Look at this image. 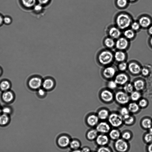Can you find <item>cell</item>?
Returning a JSON list of instances; mask_svg holds the SVG:
<instances>
[{
	"label": "cell",
	"instance_id": "obj_1",
	"mask_svg": "<svg viewBox=\"0 0 152 152\" xmlns=\"http://www.w3.org/2000/svg\"><path fill=\"white\" fill-rule=\"evenodd\" d=\"M133 21L131 15L124 12L118 14L115 19L116 26L121 30L129 28Z\"/></svg>",
	"mask_w": 152,
	"mask_h": 152
},
{
	"label": "cell",
	"instance_id": "obj_2",
	"mask_svg": "<svg viewBox=\"0 0 152 152\" xmlns=\"http://www.w3.org/2000/svg\"><path fill=\"white\" fill-rule=\"evenodd\" d=\"M114 58V54L111 51L108 49L101 50L98 56L99 62L104 65H106L111 63Z\"/></svg>",
	"mask_w": 152,
	"mask_h": 152
},
{
	"label": "cell",
	"instance_id": "obj_3",
	"mask_svg": "<svg viewBox=\"0 0 152 152\" xmlns=\"http://www.w3.org/2000/svg\"><path fill=\"white\" fill-rule=\"evenodd\" d=\"M129 40L124 37H121L115 41V47L117 50L125 51L129 48Z\"/></svg>",
	"mask_w": 152,
	"mask_h": 152
},
{
	"label": "cell",
	"instance_id": "obj_4",
	"mask_svg": "<svg viewBox=\"0 0 152 152\" xmlns=\"http://www.w3.org/2000/svg\"><path fill=\"white\" fill-rule=\"evenodd\" d=\"M108 121L112 126L117 127L121 126L123 122V117L116 113H112L109 116Z\"/></svg>",
	"mask_w": 152,
	"mask_h": 152
},
{
	"label": "cell",
	"instance_id": "obj_5",
	"mask_svg": "<svg viewBox=\"0 0 152 152\" xmlns=\"http://www.w3.org/2000/svg\"><path fill=\"white\" fill-rule=\"evenodd\" d=\"M114 146L115 149L119 152H125L128 148L127 142L123 139L119 138L116 140Z\"/></svg>",
	"mask_w": 152,
	"mask_h": 152
},
{
	"label": "cell",
	"instance_id": "obj_6",
	"mask_svg": "<svg viewBox=\"0 0 152 152\" xmlns=\"http://www.w3.org/2000/svg\"><path fill=\"white\" fill-rule=\"evenodd\" d=\"M116 101L119 103L124 104L128 103L129 100V97L126 92L119 91L117 92L115 96Z\"/></svg>",
	"mask_w": 152,
	"mask_h": 152
},
{
	"label": "cell",
	"instance_id": "obj_7",
	"mask_svg": "<svg viewBox=\"0 0 152 152\" xmlns=\"http://www.w3.org/2000/svg\"><path fill=\"white\" fill-rule=\"evenodd\" d=\"M109 37L115 39H117L121 37V30L116 26H110L108 30Z\"/></svg>",
	"mask_w": 152,
	"mask_h": 152
},
{
	"label": "cell",
	"instance_id": "obj_8",
	"mask_svg": "<svg viewBox=\"0 0 152 152\" xmlns=\"http://www.w3.org/2000/svg\"><path fill=\"white\" fill-rule=\"evenodd\" d=\"M141 28H148L151 24L152 20L151 18L147 15L141 16L137 20Z\"/></svg>",
	"mask_w": 152,
	"mask_h": 152
},
{
	"label": "cell",
	"instance_id": "obj_9",
	"mask_svg": "<svg viewBox=\"0 0 152 152\" xmlns=\"http://www.w3.org/2000/svg\"><path fill=\"white\" fill-rule=\"evenodd\" d=\"M110 125L105 122L99 123L97 125L96 127V130L97 131L102 134L107 133L110 132Z\"/></svg>",
	"mask_w": 152,
	"mask_h": 152
},
{
	"label": "cell",
	"instance_id": "obj_10",
	"mask_svg": "<svg viewBox=\"0 0 152 152\" xmlns=\"http://www.w3.org/2000/svg\"><path fill=\"white\" fill-rule=\"evenodd\" d=\"M42 80L40 78L34 77L29 80L28 85L31 88L36 89L39 88L42 85Z\"/></svg>",
	"mask_w": 152,
	"mask_h": 152
},
{
	"label": "cell",
	"instance_id": "obj_11",
	"mask_svg": "<svg viewBox=\"0 0 152 152\" xmlns=\"http://www.w3.org/2000/svg\"><path fill=\"white\" fill-rule=\"evenodd\" d=\"M96 139L97 144L101 146H104L109 142L108 137L104 134H102L98 135Z\"/></svg>",
	"mask_w": 152,
	"mask_h": 152
},
{
	"label": "cell",
	"instance_id": "obj_12",
	"mask_svg": "<svg viewBox=\"0 0 152 152\" xmlns=\"http://www.w3.org/2000/svg\"><path fill=\"white\" fill-rule=\"evenodd\" d=\"M70 140L69 138L66 135H62L57 140V143L61 147L65 148L70 144Z\"/></svg>",
	"mask_w": 152,
	"mask_h": 152
},
{
	"label": "cell",
	"instance_id": "obj_13",
	"mask_svg": "<svg viewBox=\"0 0 152 152\" xmlns=\"http://www.w3.org/2000/svg\"><path fill=\"white\" fill-rule=\"evenodd\" d=\"M128 80V77L126 75L123 73H121L116 76L115 81L117 84L123 85L127 82Z\"/></svg>",
	"mask_w": 152,
	"mask_h": 152
},
{
	"label": "cell",
	"instance_id": "obj_14",
	"mask_svg": "<svg viewBox=\"0 0 152 152\" xmlns=\"http://www.w3.org/2000/svg\"><path fill=\"white\" fill-rule=\"evenodd\" d=\"M100 96L103 100L106 102H110L113 98L112 93L110 91L107 90L103 91L101 93Z\"/></svg>",
	"mask_w": 152,
	"mask_h": 152
},
{
	"label": "cell",
	"instance_id": "obj_15",
	"mask_svg": "<svg viewBox=\"0 0 152 152\" xmlns=\"http://www.w3.org/2000/svg\"><path fill=\"white\" fill-rule=\"evenodd\" d=\"M126 54L124 51L117 50L114 54L115 60L119 62H123L125 59Z\"/></svg>",
	"mask_w": 152,
	"mask_h": 152
},
{
	"label": "cell",
	"instance_id": "obj_16",
	"mask_svg": "<svg viewBox=\"0 0 152 152\" xmlns=\"http://www.w3.org/2000/svg\"><path fill=\"white\" fill-rule=\"evenodd\" d=\"M128 69L130 72L134 74H139L141 71L140 66L134 62H131L129 64Z\"/></svg>",
	"mask_w": 152,
	"mask_h": 152
},
{
	"label": "cell",
	"instance_id": "obj_17",
	"mask_svg": "<svg viewBox=\"0 0 152 152\" xmlns=\"http://www.w3.org/2000/svg\"><path fill=\"white\" fill-rule=\"evenodd\" d=\"M115 69L112 67H108L105 68L103 71L104 76L107 78L113 77L115 75Z\"/></svg>",
	"mask_w": 152,
	"mask_h": 152
},
{
	"label": "cell",
	"instance_id": "obj_18",
	"mask_svg": "<svg viewBox=\"0 0 152 152\" xmlns=\"http://www.w3.org/2000/svg\"><path fill=\"white\" fill-rule=\"evenodd\" d=\"M103 43L106 48L111 49L115 47V41L114 39L108 36L105 38Z\"/></svg>",
	"mask_w": 152,
	"mask_h": 152
},
{
	"label": "cell",
	"instance_id": "obj_19",
	"mask_svg": "<svg viewBox=\"0 0 152 152\" xmlns=\"http://www.w3.org/2000/svg\"><path fill=\"white\" fill-rule=\"evenodd\" d=\"M124 37L129 40L133 39L136 36V32L129 28L124 30Z\"/></svg>",
	"mask_w": 152,
	"mask_h": 152
},
{
	"label": "cell",
	"instance_id": "obj_20",
	"mask_svg": "<svg viewBox=\"0 0 152 152\" xmlns=\"http://www.w3.org/2000/svg\"><path fill=\"white\" fill-rule=\"evenodd\" d=\"M99 118L98 116L95 115H91L87 118V122L89 125L92 126H94L98 124Z\"/></svg>",
	"mask_w": 152,
	"mask_h": 152
},
{
	"label": "cell",
	"instance_id": "obj_21",
	"mask_svg": "<svg viewBox=\"0 0 152 152\" xmlns=\"http://www.w3.org/2000/svg\"><path fill=\"white\" fill-rule=\"evenodd\" d=\"M10 121L8 115L3 113L0 115V126H4L8 125Z\"/></svg>",
	"mask_w": 152,
	"mask_h": 152
},
{
	"label": "cell",
	"instance_id": "obj_22",
	"mask_svg": "<svg viewBox=\"0 0 152 152\" xmlns=\"http://www.w3.org/2000/svg\"><path fill=\"white\" fill-rule=\"evenodd\" d=\"M22 5L25 8L30 9L34 7L37 0H20Z\"/></svg>",
	"mask_w": 152,
	"mask_h": 152
},
{
	"label": "cell",
	"instance_id": "obj_23",
	"mask_svg": "<svg viewBox=\"0 0 152 152\" xmlns=\"http://www.w3.org/2000/svg\"><path fill=\"white\" fill-rule=\"evenodd\" d=\"M42 85L44 89L49 90L53 88L54 85V82L51 79H46L42 82Z\"/></svg>",
	"mask_w": 152,
	"mask_h": 152
},
{
	"label": "cell",
	"instance_id": "obj_24",
	"mask_svg": "<svg viewBox=\"0 0 152 152\" xmlns=\"http://www.w3.org/2000/svg\"><path fill=\"white\" fill-rule=\"evenodd\" d=\"M2 98L5 102H10L13 99V95L11 91H4L2 94Z\"/></svg>",
	"mask_w": 152,
	"mask_h": 152
},
{
	"label": "cell",
	"instance_id": "obj_25",
	"mask_svg": "<svg viewBox=\"0 0 152 152\" xmlns=\"http://www.w3.org/2000/svg\"><path fill=\"white\" fill-rule=\"evenodd\" d=\"M109 136L112 139L116 140L119 139L120 133L118 130L114 129L110 131Z\"/></svg>",
	"mask_w": 152,
	"mask_h": 152
},
{
	"label": "cell",
	"instance_id": "obj_26",
	"mask_svg": "<svg viewBox=\"0 0 152 152\" xmlns=\"http://www.w3.org/2000/svg\"><path fill=\"white\" fill-rule=\"evenodd\" d=\"M98 133V132L96 129L91 130L87 133V138L90 140H94L96 139Z\"/></svg>",
	"mask_w": 152,
	"mask_h": 152
},
{
	"label": "cell",
	"instance_id": "obj_27",
	"mask_svg": "<svg viewBox=\"0 0 152 152\" xmlns=\"http://www.w3.org/2000/svg\"><path fill=\"white\" fill-rule=\"evenodd\" d=\"M144 83L142 80H138L135 81L134 83V86L135 89L137 91H140L142 90L144 87Z\"/></svg>",
	"mask_w": 152,
	"mask_h": 152
},
{
	"label": "cell",
	"instance_id": "obj_28",
	"mask_svg": "<svg viewBox=\"0 0 152 152\" xmlns=\"http://www.w3.org/2000/svg\"><path fill=\"white\" fill-rule=\"evenodd\" d=\"M98 116L99 118L104 120L109 117V113L107 110L103 109L100 110L98 113Z\"/></svg>",
	"mask_w": 152,
	"mask_h": 152
},
{
	"label": "cell",
	"instance_id": "obj_29",
	"mask_svg": "<svg viewBox=\"0 0 152 152\" xmlns=\"http://www.w3.org/2000/svg\"><path fill=\"white\" fill-rule=\"evenodd\" d=\"M128 109L129 111L133 113H135L139 110V106L136 103L132 102L129 104Z\"/></svg>",
	"mask_w": 152,
	"mask_h": 152
},
{
	"label": "cell",
	"instance_id": "obj_30",
	"mask_svg": "<svg viewBox=\"0 0 152 152\" xmlns=\"http://www.w3.org/2000/svg\"><path fill=\"white\" fill-rule=\"evenodd\" d=\"M142 126L145 129H149L152 126V122L150 119L146 118L143 119L141 123Z\"/></svg>",
	"mask_w": 152,
	"mask_h": 152
},
{
	"label": "cell",
	"instance_id": "obj_31",
	"mask_svg": "<svg viewBox=\"0 0 152 152\" xmlns=\"http://www.w3.org/2000/svg\"><path fill=\"white\" fill-rule=\"evenodd\" d=\"M10 83L7 80H4L0 83V88L4 91H8L10 88Z\"/></svg>",
	"mask_w": 152,
	"mask_h": 152
},
{
	"label": "cell",
	"instance_id": "obj_32",
	"mask_svg": "<svg viewBox=\"0 0 152 152\" xmlns=\"http://www.w3.org/2000/svg\"><path fill=\"white\" fill-rule=\"evenodd\" d=\"M122 117L123 122L127 125L131 124L134 122V118L129 114L124 116Z\"/></svg>",
	"mask_w": 152,
	"mask_h": 152
},
{
	"label": "cell",
	"instance_id": "obj_33",
	"mask_svg": "<svg viewBox=\"0 0 152 152\" xmlns=\"http://www.w3.org/2000/svg\"><path fill=\"white\" fill-rule=\"evenodd\" d=\"M130 28L135 32H136L139 31L141 28V26L137 21H133L130 25Z\"/></svg>",
	"mask_w": 152,
	"mask_h": 152
},
{
	"label": "cell",
	"instance_id": "obj_34",
	"mask_svg": "<svg viewBox=\"0 0 152 152\" xmlns=\"http://www.w3.org/2000/svg\"><path fill=\"white\" fill-rule=\"evenodd\" d=\"M128 4L127 0H117L116 4L117 7L120 9L124 8Z\"/></svg>",
	"mask_w": 152,
	"mask_h": 152
},
{
	"label": "cell",
	"instance_id": "obj_35",
	"mask_svg": "<svg viewBox=\"0 0 152 152\" xmlns=\"http://www.w3.org/2000/svg\"><path fill=\"white\" fill-rule=\"evenodd\" d=\"M70 147L72 149L76 150L78 149L80 145L79 141L76 140H73L70 143Z\"/></svg>",
	"mask_w": 152,
	"mask_h": 152
},
{
	"label": "cell",
	"instance_id": "obj_36",
	"mask_svg": "<svg viewBox=\"0 0 152 152\" xmlns=\"http://www.w3.org/2000/svg\"><path fill=\"white\" fill-rule=\"evenodd\" d=\"M141 94L137 91H133L131 93V98L134 101L138 100L140 97Z\"/></svg>",
	"mask_w": 152,
	"mask_h": 152
},
{
	"label": "cell",
	"instance_id": "obj_37",
	"mask_svg": "<svg viewBox=\"0 0 152 152\" xmlns=\"http://www.w3.org/2000/svg\"><path fill=\"white\" fill-rule=\"evenodd\" d=\"M134 87L133 85L130 83L126 84L124 87V89L125 92L131 93L133 91Z\"/></svg>",
	"mask_w": 152,
	"mask_h": 152
},
{
	"label": "cell",
	"instance_id": "obj_38",
	"mask_svg": "<svg viewBox=\"0 0 152 152\" xmlns=\"http://www.w3.org/2000/svg\"><path fill=\"white\" fill-rule=\"evenodd\" d=\"M3 24L6 25H10L12 22V19L9 16L6 15L3 17Z\"/></svg>",
	"mask_w": 152,
	"mask_h": 152
},
{
	"label": "cell",
	"instance_id": "obj_39",
	"mask_svg": "<svg viewBox=\"0 0 152 152\" xmlns=\"http://www.w3.org/2000/svg\"><path fill=\"white\" fill-rule=\"evenodd\" d=\"M144 139L147 142H152V133L149 132L147 133L145 135Z\"/></svg>",
	"mask_w": 152,
	"mask_h": 152
},
{
	"label": "cell",
	"instance_id": "obj_40",
	"mask_svg": "<svg viewBox=\"0 0 152 152\" xmlns=\"http://www.w3.org/2000/svg\"><path fill=\"white\" fill-rule=\"evenodd\" d=\"M97 152H112L109 148L105 146H101L97 150Z\"/></svg>",
	"mask_w": 152,
	"mask_h": 152
},
{
	"label": "cell",
	"instance_id": "obj_41",
	"mask_svg": "<svg viewBox=\"0 0 152 152\" xmlns=\"http://www.w3.org/2000/svg\"><path fill=\"white\" fill-rule=\"evenodd\" d=\"M129 111L128 109L125 107H123L121 108L120 110V113L121 115L123 117L129 114Z\"/></svg>",
	"mask_w": 152,
	"mask_h": 152
},
{
	"label": "cell",
	"instance_id": "obj_42",
	"mask_svg": "<svg viewBox=\"0 0 152 152\" xmlns=\"http://www.w3.org/2000/svg\"><path fill=\"white\" fill-rule=\"evenodd\" d=\"M119 69L121 71H125L127 67L126 63L124 62H121L118 66Z\"/></svg>",
	"mask_w": 152,
	"mask_h": 152
},
{
	"label": "cell",
	"instance_id": "obj_43",
	"mask_svg": "<svg viewBox=\"0 0 152 152\" xmlns=\"http://www.w3.org/2000/svg\"><path fill=\"white\" fill-rule=\"evenodd\" d=\"M122 139L125 140H128L131 137V135L130 132H126L123 133L122 135Z\"/></svg>",
	"mask_w": 152,
	"mask_h": 152
},
{
	"label": "cell",
	"instance_id": "obj_44",
	"mask_svg": "<svg viewBox=\"0 0 152 152\" xmlns=\"http://www.w3.org/2000/svg\"><path fill=\"white\" fill-rule=\"evenodd\" d=\"M117 86V84L115 81H110L109 82L108 84V88L111 89H115L116 87Z\"/></svg>",
	"mask_w": 152,
	"mask_h": 152
},
{
	"label": "cell",
	"instance_id": "obj_45",
	"mask_svg": "<svg viewBox=\"0 0 152 152\" xmlns=\"http://www.w3.org/2000/svg\"><path fill=\"white\" fill-rule=\"evenodd\" d=\"M1 112H2L3 113L8 115L11 113V111L9 107H5L1 109Z\"/></svg>",
	"mask_w": 152,
	"mask_h": 152
},
{
	"label": "cell",
	"instance_id": "obj_46",
	"mask_svg": "<svg viewBox=\"0 0 152 152\" xmlns=\"http://www.w3.org/2000/svg\"><path fill=\"white\" fill-rule=\"evenodd\" d=\"M139 104V106L140 107H144L147 105V102L145 99H142L140 101Z\"/></svg>",
	"mask_w": 152,
	"mask_h": 152
},
{
	"label": "cell",
	"instance_id": "obj_47",
	"mask_svg": "<svg viewBox=\"0 0 152 152\" xmlns=\"http://www.w3.org/2000/svg\"><path fill=\"white\" fill-rule=\"evenodd\" d=\"M39 4L40 5H44L48 4L50 0H37Z\"/></svg>",
	"mask_w": 152,
	"mask_h": 152
},
{
	"label": "cell",
	"instance_id": "obj_48",
	"mask_svg": "<svg viewBox=\"0 0 152 152\" xmlns=\"http://www.w3.org/2000/svg\"><path fill=\"white\" fill-rule=\"evenodd\" d=\"M141 73L142 75L144 76H146L148 75L149 73V71L146 68H143L141 70Z\"/></svg>",
	"mask_w": 152,
	"mask_h": 152
},
{
	"label": "cell",
	"instance_id": "obj_49",
	"mask_svg": "<svg viewBox=\"0 0 152 152\" xmlns=\"http://www.w3.org/2000/svg\"><path fill=\"white\" fill-rule=\"evenodd\" d=\"M45 90L42 89H39L38 91V94L41 96H44L45 94Z\"/></svg>",
	"mask_w": 152,
	"mask_h": 152
},
{
	"label": "cell",
	"instance_id": "obj_50",
	"mask_svg": "<svg viewBox=\"0 0 152 152\" xmlns=\"http://www.w3.org/2000/svg\"><path fill=\"white\" fill-rule=\"evenodd\" d=\"M81 152H90V149L87 147H84L81 150Z\"/></svg>",
	"mask_w": 152,
	"mask_h": 152
},
{
	"label": "cell",
	"instance_id": "obj_51",
	"mask_svg": "<svg viewBox=\"0 0 152 152\" xmlns=\"http://www.w3.org/2000/svg\"><path fill=\"white\" fill-rule=\"evenodd\" d=\"M148 28V34L152 36V25H151Z\"/></svg>",
	"mask_w": 152,
	"mask_h": 152
},
{
	"label": "cell",
	"instance_id": "obj_52",
	"mask_svg": "<svg viewBox=\"0 0 152 152\" xmlns=\"http://www.w3.org/2000/svg\"><path fill=\"white\" fill-rule=\"evenodd\" d=\"M3 17L4 16L0 14V26L3 24Z\"/></svg>",
	"mask_w": 152,
	"mask_h": 152
},
{
	"label": "cell",
	"instance_id": "obj_53",
	"mask_svg": "<svg viewBox=\"0 0 152 152\" xmlns=\"http://www.w3.org/2000/svg\"><path fill=\"white\" fill-rule=\"evenodd\" d=\"M148 152H152V142L148 146Z\"/></svg>",
	"mask_w": 152,
	"mask_h": 152
},
{
	"label": "cell",
	"instance_id": "obj_54",
	"mask_svg": "<svg viewBox=\"0 0 152 152\" xmlns=\"http://www.w3.org/2000/svg\"><path fill=\"white\" fill-rule=\"evenodd\" d=\"M149 43L151 46L152 47V36L149 40Z\"/></svg>",
	"mask_w": 152,
	"mask_h": 152
},
{
	"label": "cell",
	"instance_id": "obj_55",
	"mask_svg": "<svg viewBox=\"0 0 152 152\" xmlns=\"http://www.w3.org/2000/svg\"><path fill=\"white\" fill-rule=\"evenodd\" d=\"M72 152H81V151L80 150L76 149L72 151Z\"/></svg>",
	"mask_w": 152,
	"mask_h": 152
},
{
	"label": "cell",
	"instance_id": "obj_56",
	"mask_svg": "<svg viewBox=\"0 0 152 152\" xmlns=\"http://www.w3.org/2000/svg\"><path fill=\"white\" fill-rule=\"evenodd\" d=\"M149 129V132L152 133V127L150 128Z\"/></svg>",
	"mask_w": 152,
	"mask_h": 152
},
{
	"label": "cell",
	"instance_id": "obj_57",
	"mask_svg": "<svg viewBox=\"0 0 152 152\" xmlns=\"http://www.w3.org/2000/svg\"><path fill=\"white\" fill-rule=\"evenodd\" d=\"M129 0L131 1H135L136 0Z\"/></svg>",
	"mask_w": 152,
	"mask_h": 152
},
{
	"label": "cell",
	"instance_id": "obj_58",
	"mask_svg": "<svg viewBox=\"0 0 152 152\" xmlns=\"http://www.w3.org/2000/svg\"><path fill=\"white\" fill-rule=\"evenodd\" d=\"M1 109L0 107V115L1 114Z\"/></svg>",
	"mask_w": 152,
	"mask_h": 152
},
{
	"label": "cell",
	"instance_id": "obj_59",
	"mask_svg": "<svg viewBox=\"0 0 152 152\" xmlns=\"http://www.w3.org/2000/svg\"><path fill=\"white\" fill-rule=\"evenodd\" d=\"M1 73V70L0 69V74Z\"/></svg>",
	"mask_w": 152,
	"mask_h": 152
}]
</instances>
